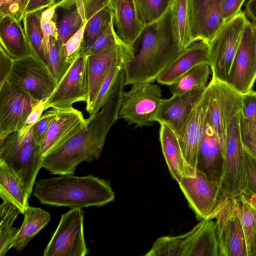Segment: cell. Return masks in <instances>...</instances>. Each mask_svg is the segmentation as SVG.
I'll return each mask as SVG.
<instances>
[{
	"mask_svg": "<svg viewBox=\"0 0 256 256\" xmlns=\"http://www.w3.org/2000/svg\"><path fill=\"white\" fill-rule=\"evenodd\" d=\"M124 78L121 73L108 98L98 112L90 116L80 132L43 157L42 168L54 174H73L80 162L99 158L106 135L118 118Z\"/></svg>",
	"mask_w": 256,
	"mask_h": 256,
	"instance_id": "6da1fadb",
	"label": "cell"
},
{
	"mask_svg": "<svg viewBox=\"0 0 256 256\" xmlns=\"http://www.w3.org/2000/svg\"><path fill=\"white\" fill-rule=\"evenodd\" d=\"M124 64V84L152 83L182 51L174 28L170 8L159 20L144 26Z\"/></svg>",
	"mask_w": 256,
	"mask_h": 256,
	"instance_id": "7a4b0ae2",
	"label": "cell"
},
{
	"mask_svg": "<svg viewBox=\"0 0 256 256\" xmlns=\"http://www.w3.org/2000/svg\"><path fill=\"white\" fill-rule=\"evenodd\" d=\"M33 195L42 204L71 208L100 206L114 199L110 183L92 174L77 176L66 174L40 179Z\"/></svg>",
	"mask_w": 256,
	"mask_h": 256,
	"instance_id": "3957f363",
	"label": "cell"
},
{
	"mask_svg": "<svg viewBox=\"0 0 256 256\" xmlns=\"http://www.w3.org/2000/svg\"><path fill=\"white\" fill-rule=\"evenodd\" d=\"M42 160L32 126L24 134L14 132L0 140V160L18 177L29 198Z\"/></svg>",
	"mask_w": 256,
	"mask_h": 256,
	"instance_id": "277c9868",
	"label": "cell"
},
{
	"mask_svg": "<svg viewBox=\"0 0 256 256\" xmlns=\"http://www.w3.org/2000/svg\"><path fill=\"white\" fill-rule=\"evenodd\" d=\"M248 20L240 11L226 21L209 42L208 63L212 77L226 83L244 27Z\"/></svg>",
	"mask_w": 256,
	"mask_h": 256,
	"instance_id": "5b68a950",
	"label": "cell"
},
{
	"mask_svg": "<svg viewBox=\"0 0 256 256\" xmlns=\"http://www.w3.org/2000/svg\"><path fill=\"white\" fill-rule=\"evenodd\" d=\"M240 113L230 119L226 129L224 171L220 186L230 198L239 196L246 188L244 148L240 130Z\"/></svg>",
	"mask_w": 256,
	"mask_h": 256,
	"instance_id": "8992f818",
	"label": "cell"
},
{
	"mask_svg": "<svg viewBox=\"0 0 256 256\" xmlns=\"http://www.w3.org/2000/svg\"><path fill=\"white\" fill-rule=\"evenodd\" d=\"M6 80L38 102L46 100L58 84L48 66L33 54L14 60Z\"/></svg>",
	"mask_w": 256,
	"mask_h": 256,
	"instance_id": "52a82bcc",
	"label": "cell"
},
{
	"mask_svg": "<svg viewBox=\"0 0 256 256\" xmlns=\"http://www.w3.org/2000/svg\"><path fill=\"white\" fill-rule=\"evenodd\" d=\"M162 93L160 86L153 83L132 84L123 93L118 118L124 119L128 124H135L136 128L153 125L152 118L162 99Z\"/></svg>",
	"mask_w": 256,
	"mask_h": 256,
	"instance_id": "ba28073f",
	"label": "cell"
},
{
	"mask_svg": "<svg viewBox=\"0 0 256 256\" xmlns=\"http://www.w3.org/2000/svg\"><path fill=\"white\" fill-rule=\"evenodd\" d=\"M84 214L76 208L61 216L44 256H84L89 252L84 234Z\"/></svg>",
	"mask_w": 256,
	"mask_h": 256,
	"instance_id": "9c48e42d",
	"label": "cell"
},
{
	"mask_svg": "<svg viewBox=\"0 0 256 256\" xmlns=\"http://www.w3.org/2000/svg\"><path fill=\"white\" fill-rule=\"evenodd\" d=\"M87 54L80 52L66 70L51 95L45 110L70 108L78 102H86L88 94Z\"/></svg>",
	"mask_w": 256,
	"mask_h": 256,
	"instance_id": "30bf717a",
	"label": "cell"
},
{
	"mask_svg": "<svg viewBox=\"0 0 256 256\" xmlns=\"http://www.w3.org/2000/svg\"><path fill=\"white\" fill-rule=\"evenodd\" d=\"M256 80V23L246 22L226 84L240 94L252 90Z\"/></svg>",
	"mask_w": 256,
	"mask_h": 256,
	"instance_id": "8fae6325",
	"label": "cell"
},
{
	"mask_svg": "<svg viewBox=\"0 0 256 256\" xmlns=\"http://www.w3.org/2000/svg\"><path fill=\"white\" fill-rule=\"evenodd\" d=\"M178 184L198 220L210 216L228 197L219 184L198 170L194 176H184Z\"/></svg>",
	"mask_w": 256,
	"mask_h": 256,
	"instance_id": "7c38bea8",
	"label": "cell"
},
{
	"mask_svg": "<svg viewBox=\"0 0 256 256\" xmlns=\"http://www.w3.org/2000/svg\"><path fill=\"white\" fill-rule=\"evenodd\" d=\"M39 102L7 80L4 81L0 86V140L20 130Z\"/></svg>",
	"mask_w": 256,
	"mask_h": 256,
	"instance_id": "4fadbf2b",
	"label": "cell"
},
{
	"mask_svg": "<svg viewBox=\"0 0 256 256\" xmlns=\"http://www.w3.org/2000/svg\"><path fill=\"white\" fill-rule=\"evenodd\" d=\"M219 256H248L235 198L228 197L214 216Z\"/></svg>",
	"mask_w": 256,
	"mask_h": 256,
	"instance_id": "5bb4252c",
	"label": "cell"
},
{
	"mask_svg": "<svg viewBox=\"0 0 256 256\" xmlns=\"http://www.w3.org/2000/svg\"><path fill=\"white\" fill-rule=\"evenodd\" d=\"M132 54V47L120 40L101 51L87 55L88 94L86 108L88 114L112 68L120 62H128Z\"/></svg>",
	"mask_w": 256,
	"mask_h": 256,
	"instance_id": "9a60e30c",
	"label": "cell"
},
{
	"mask_svg": "<svg viewBox=\"0 0 256 256\" xmlns=\"http://www.w3.org/2000/svg\"><path fill=\"white\" fill-rule=\"evenodd\" d=\"M209 96L210 88L208 84L178 136L185 162V175L194 176L196 172L197 158L206 121Z\"/></svg>",
	"mask_w": 256,
	"mask_h": 256,
	"instance_id": "2e32d148",
	"label": "cell"
},
{
	"mask_svg": "<svg viewBox=\"0 0 256 256\" xmlns=\"http://www.w3.org/2000/svg\"><path fill=\"white\" fill-rule=\"evenodd\" d=\"M206 88L162 98L152 120L166 124L178 136Z\"/></svg>",
	"mask_w": 256,
	"mask_h": 256,
	"instance_id": "e0dca14e",
	"label": "cell"
},
{
	"mask_svg": "<svg viewBox=\"0 0 256 256\" xmlns=\"http://www.w3.org/2000/svg\"><path fill=\"white\" fill-rule=\"evenodd\" d=\"M224 166V145L216 133L206 114L202 136L198 149L196 170L210 181L220 186Z\"/></svg>",
	"mask_w": 256,
	"mask_h": 256,
	"instance_id": "ac0fdd59",
	"label": "cell"
},
{
	"mask_svg": "<svg viewBox=\"0 0 256 256\" xmlns=\"http://www.w3.org/2000/svg\"><path fill=\"white\" fill-rule=\"evenodd\" d=\"M222 0H192V34L194 42L208 43L224 22L222 17Z\"/></svg>",
	"mask_w": 256,
	"mask_h": 256,
	"instance_id": "d6986e66",
	"label": "cell"
},
{
	"mask_svg": "<svg viewBox=\"0 0 256 256\" xmlns=\"http://www.w3.org/2000/svg\"><path fill=\"white\" fill-rule=\"evenodd\" d=\"M86 123L82 112L72 107L59 110L40 144L42 158L80 132Z\"/></svg>",
	"mask_w": 256,
	"mask_h": 256,
	"instance_id": "ffe728a7",
	"label": "cell"
},
{
	"mask_svg": "<svg viewBox=\"0 0 256 256\" xmlns=\"http://www.w3.org/2000/svg\"><path fill=\"white\" fill-rule=\"evenodd\" d=\"M209 43L196 40L182 50L158 78L161 84L171 86L197 64L208 62Z\"/></svg>",
	"mask_w": 256,
	"mask_h": 256,
	"instance_id": "44dd1931",
	"label": "cell"
},
{
	"mask_svg": "<svg viewBox=\"0 0 256 256\" xmlns=\"http://www.w3.org/2000/svg\"><path fill=\"white\" fill-rule=\"evenodd\" d=\"M111 4L116 36L122 43L132 46L144 26L134 0H111Z\"/></svg>",
	"mask_w": 256,
	"mask_h": 256,
	"instance_id": "7402d4cb",
	"label": "cell"
},
{
	"mask_svg": "<svg viewBox=\"0 0 256 256\" xmlns=\"http://www.w3.org/2000/svg\"><path fill=\"white\" fill-rule=\"evenodd\" d=\"M87 22L82 51L86 53L108 28L113 18L111 0H84Z\"/></svg>",
	"mask_w": 256,
	"mask_h": 256,
	"instance_id": "603a6c76",
	"label": "cell"
},
{
	"mask_svg": "<svg viewBox=\"0 0 256 256\" xmlns=\"http://www.w3.org/2000/svg\"><path fill=\"white\" fill-rule=\"evenodd\" d=\"M184 256H219L216 222L208 217L188 232Z\"/></svg>",
	"mask_w": 256,
	"mask_h": 256,
	"instance_id": "cb8c5ba5",
	"label": "cell"
},
{
	"mask_svg": "<svg viewBox=\"0 0 256 256\" xmlns=\"http://www.w3.org/2000/svg\"><path fill=\"white\" fill-rule=\"evenodd\" d=\"M22 23L10 14L0 16V48L13 60L32 54Z\"/></svg>",
	"mask_w": 256,
	"mask_h": 256,
	"instance_id": "d4e9b609",
	"label": "cell"
},
{
	"mask_svg": "<svg viewBox=\"0 0 256 256\" xmlns=\"http://www.w3.org/2000/svg\"><path fill=\"white\" fill-rule=\"evenodd\" d=\"M160 140L170 172L178 183L186 174L184 160L178 137L166 124H160Z\"/></svg>",
	"mask_w": 256,
	"mask_h": 256,
	"instance_id": "484cf974",
	"label": "cell"
},
{
	"mask_svg": "<svg viewBox=\"0 0 256 256\" xmlns=\"http://www.w3.org/2000/svg\"><path fill=\"white\" fill-rule=\"evenodd\" d=\"M23 214L24 221L13 245L18 251L22 250L50 220V216L48 212L40 208L31 206L28 202Z\"/></svg>",
	"mask_w": 256,
	"mask_h": 256,
	"instance_id": "4316f807",
	"label": "cell"
},
{
	"mask_svg": "<svg viewBox=\"0 0 256 256\" xmlns=\"http://www.w3.org/2000/svg\"><path fill=\"white\" fill-rule=\"evenodd\" d=\"M0 194L4 201L12 204L23 214L29 197L18 177L0 160Z\"/></svg>",
	"mask_w": 256,
	"mask_h": 256,
	"instance_id": "83f0119b",
	"label": "cell"
},
{
	"mask_svg": "<svg viewBox=\"0 0 256 256\" xmlns=\"http://www.w3.org/2000/svg\"><path fill=\"white\" fill-rule=\"evenodd\" d=\"M170 9L175 34L182 50L192 42V0H174Z\"/></svg>",
	"mask_w": 256,
	"mask_h": 256,
	"instance_id": "f1b7e54d",
	"label": "cell"
},
{
	"mask_svg": "<svg viewBox=\"0 0 256 256\" xmlns=\"http://www.w3.org/2000/svg\"><path fill=\"white\" fill-rule=\"evenodd\" d=\"M42 12L26 14L22 18V22L30 43L32 54L48 66V49L40 24Z\"/></svg>",
	"mask_w": 256,
	"mask_h": 256,
	"instance_id": "f546056e",
	"label": "cell"
},
{
	"mask_svg": "<svg viewBox=\"0 0 256 256\" xmlns=\"http://www.w3.org/2000/svg\"><path fill=\"white\" fill-rule=\"evenodd\" d=\"M211 72L208 62L197 64L170 86L172 94H182L194 90L206 88Z\"/></svg>",
	"mask_w": 256,
	"mask_h": 256,
	"instance_id": "4dcf8cb0",
	"label": "cell"
},
{
	"mask_svg": "<svg viewBox=\"0 0 256 256\" xmlns=\"http://www.w3.org/2000/svg\"><path fill=\"white\" fill-rule=\"evenodd\" d=\"M248 256H256V212L240 196L235 198Z\"/></svg>",
	"mask_w": 256,
	"mask_h": 256,
	"instance_id": "1f68e13d",
	"label": "cell"
},
{
	"mask_svg": "<svg viewBox=\"0 0 256 256\" xmlns=\"http://www.w3.org/2000/svg\"><path fill=\"white\" fill-rule=\"evenodd\" d=\"M188 232L178 236L158 238L145 256H184L186 238Z\"/></svg>",
	"mask_w": 256,
	"mask_h": 256,
	"instance_id": "d6a6232c",
	"label": "cell"
},
{
	"mask_svg": "<svg viewBox=\"0 0 256 256\" xmlns=\"http://www.w3.org/2000/svg\"><path fill=\"white\" fill-rule=\"evenodd\" d=\"M174 0H134L144 26L156 22L170 7Z\"/></svg>",
	"mask_w": 256,
	"mask_h": 256,
	"instance_id": "836d02e7",
	"label": "cell"
},
{
	"mask_svg": "<svg viewBox=\"0 0 256 256\" xmlns=\"http://www.w3.org/2000/svg\"><path fill=\"white\" fill-rule=\"evenodd\" d=\"M125 63V62H120L112 68L100 88L92 108L89 113L90 116L98 112L108 98L114 89Z\"/></svg>",
	"mask_w": 256,
	"mask_h": 256,
	"instance_id": "e575fe53",
	"label": "cell"
},
{
	"mask_svg": "<svg viewBox=\"0 0 256 256\" xmlns=\"http://www.w3.org/2000/svg\"><path fill=\"white\" fill-rule=\"evenodd\" d=\"M71 64L67 62L58 48L56 40L50 37L48 48V68L58 83Z\"/></svg>",
	"mask_w": 256,
	"mask_h": 256,
	"instance_id": "d590c367",
	"label": "cell"
},
{
	"mask_svg": "<svg viewBox=\"0 0 256 256\" xmlns=\"http://www.w3.org/2000/svg\"><path fill=\"white\" fill-rule=\"evenodd\" d=\"M84 24L76 8L64 16L58 27L56 43L60 52L65 43Z\"/></svg>",
	"mask_w": 256,
	"mask_h": 256,
	"instance_id": "8d00e7d4",
	"label": "cell"
},
{
	"mask_svg": "<svg viewBox=\"0 0 256 256\" xmlns=\"http://www.w3.org/2000/svg\"><path fill=\"white\" fill-rule=\"evenodd\" d=\"M86 23H84L62 47L61 52L68 64H71L82 50Z\"/></svg>",
	"mask_w": 256,
	"mask_h": 256,
	"instance_id": "74e56055",
	"label": "cell"
},
{
	"mask_svg": "<svg viewBox=\"0 0 256 256\" xmlns=\"http://www.w3.org/2000/svg\"><path fill=\"white\" fill-rule=\"evenodd\" d=\"M58 8L54 5L44 10L41 13L40 24L42 32L48 48L50 38L54 37L57 40L58 38V28L52 18L55 14L56 9Z\"/></svg>",
	"mask_w": 256,
	"mask_h": 256,
	"instance_id": "f35d334b",
	"label": "cell"
},
{
	"mask_svg": "<svg viewBox=\"0 0 256 256\" xmlns=\"http://www.w3.org/2000/svg\"><path fill=\"white\" fill-rule=\"evenodd\" d=\"M120 40L114 29L112 18L108 28L96 40L84 54L88 55L98 52Z\"/></svg>",
	"mask_w": 256,
	"mask_h": 256,
	"instance_id": "ab89813d",
	"label": "cell"
},
{
	"mask_svg": "<svg viewBox=\"0 0 256 256\" xmlns=\"http://www.w3.org/2000/svg\"><path fill=\"white\" fill-rule=\"evenodd\" d=\"M58 112L59 110L53 108L46 111L32 126L34 138L38 144H40L50 126Z\"/></svg>",
	"mask_w": 256,
	"mask_h": 256,
	"instance_id": "60d3db41",
	"label": "cell"
},
{
	"mask_svg": "<svg viewBox=\"0 0 256 256\" xmlns=\"http://www.w3.org/2000/svg\"><path fill=\"white\" fill-rule=\"evenodd\" d=\"M240 114L245 118L256 120V92L241 94Z\"/></svg>",
	"mask_w": 256,
	"mask_h": 256,
	"instance_id": "b9f144b4",
	"label": "cell"
},
{
	"mask_svg": "<svg viewBox=\"0 0 256 256\" xmlns=\"http://www.w3.org/2000/svg\"><path fill=\"white\" fill-rule=\"evenodd\" d=\"M20 212L14 205L4 201L0 206V230L12 226Z\"/></svg>",
	"mask_w": 256,
	"mask_h": 256,
	"instance_id": "7bdbcfd3",
	"label": "cell"
},
{
	"mask_svg": "<svg viewBox=\"0 0 256 256\" xmlns=\"http://www.w3.org/2000/svg\"><path fill=\"white\" fill-rule=\"evenodd\" d=\"M244 163L246 188L256 194V161L252 155L245 148Z\"/></svg>",
	"mask_w": 256,
	"mask_h": 256,
	"instance_id": "ee69618b",
	"label": "cell"
},
{
	"mask_svg": "<svg viewBox=\"0 0 256 256\" xmlns=\"http://www.w3.org/2000/svg\"><path fill=\"white\" fill-rule=\"evenodd\" d=\"M19 230L12 226L0 230V256H4L13 247Z\"/></svg>",
	"mask_w": 256,
	"mask_h": 256,
	"instance_id": "f6af8a7d",
	"label": "cell"
},
{
	"mask_svg": "<svg viewBox=\"0 0 256 256\" xmlns=\"http://www.w3.org/2000/svg\"><path fill=\"white\" fill-rule=\"evenodd\" d=\"M30 0H10L4 14H10L22 22ZM0 15V16H2Z\"/></svg>",
	"mask_w": 256,
	"mask_h": 256,
	"instance_id": "bcb514c9",
	"label": "cell"
},
{
	"mask_svg": "<svg viewBox=\"0 0 256 256\" xmlns=\"http://www.w3.org/2000/svg\"><path fill=\"white\" fill-rule=\"evenodd\" d=\"M245 0H222L221 6L222 17L225 22L241 10Z\"/></svg>",
	"mask_w": 256,
	"mask_h": 256,
	"instance_id": "7dc6e473",
	"label": "cell"
},
{
	"mask_svg": "<svg viewBox=\"0 0 256 256\" xmlns=\"http://www.w3.org/2000/svg\"><path fill=\"white\" fill-rule=\"evenodd\" d=\"M46 100L40 102L32 109L22 128L18 131L21 134H25L38 120L45 110Z\"/></svg>",
	"mask_w": 256,
	"mask_h": 256,
	"instance_id": "c3c4849f",
	"label": "cell"
},
{
	"mask_svg": "<svg viewBox=\"0 0 256 256\" xmlns=\"http://www.w3.org/2000/svg\"><path fill=\"white\" fill-rule=\"evenodd\" d=\"M13 60L0 48V86L6 80L12 68Z\"/></svg>",
	"mask_w": 256,
	"mask_h": 256,
	"instance_id": "681fc988",
	"label": "cell"
},
{
	"mask_svg": "<svg viewBox=\"0 0 256 256\" xmlns=\"http://www.w3.org/2000/svg\"><path fill=\"white\" fill-rule=\"evenodd\" d=\"M51 6L50 0H30L25 12L26 14L39 11Z\"/></svg>",
	"mask_w": 256,
	"mask_h": 256,
	"instance_id": "f907efd6",
	"label": "cell"
},
{
	"mask_svg": "<svg viewBox=\"0 0 256 256\" xmlns=\"http://www.w3.org/2000/svg\"><path fill=\"white\" fill-rule=\"evenodd\" d=\"M240 196L256 212V194L246 188Z\"/></svg>",
	"mask_w": 256,
	"mask_h": 256,
	"instance_id": "816d5d0a",
	"label": "cell"
},
{
	"mask_svg": "<svg viewBox=\"0 0 256 256\" xmlns=\"http://www.w3.org/2000/svg\"><path fill=\"white\" fill-rule=\"evenodd\" d=\"M244 148L248 152L256 161V138H242Z\"/></svg>",
	"mask_w": 256,
	"mask_h": 256,
	"instance_id": "f5cc1de1",
	"label": "cell"
},
{
	"mask_svg": "<svg viewBox=\"0 0 256 256\" xmlns=\"http://www.w3.org/2000/svg\"><path fill=\"white\" fill-rule=\"evenodd\" d=\"M245 12L249 18L256 22V0H248L246 5Z\"/></svg>",
	"mask_w": 256,
	"mask_h": 256,
	"instance_id": "db71d44e",
	"label": "cell"
},
{
	"mask_svg": "<svg viewBox=\"0 0 256 256\" xmlns=\"http://www.w3.org/2000/svg\"><path fill=\"white\" fill-rule=\"evenodd\" d=\"M51 6L56 5L58 7H70L75 4L74 0H50Z\"/></svg>",
	"mask_w": 256,
	"mask_h": 256,
	"instance_id": "11a10c76",
	"label": "cell"
}]
</instances>
